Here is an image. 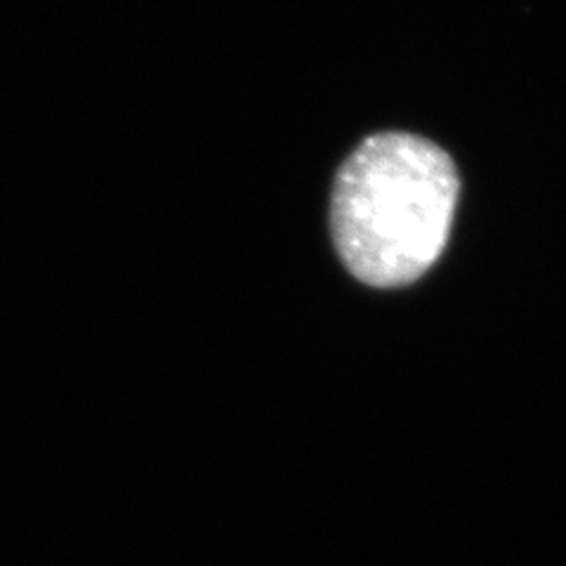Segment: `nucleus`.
Instances as JSON below:
<instances>
[{"label": "nucleus", "mask_w": 566, "mask_h": 566, "mask_svg": "<svg viewBox=\"0 0 566 566\" xmlns=\"http://www.w3.org/2000/svg\"><path fill=\"white\" fill-rule=\"evenodd\" d=\"M455 201L458 172L447 151L409 133L374 135L335 180V248L368 286H406L444 251Z\"/></svg>", "instance_id": "obj_1"}]
</instances>
